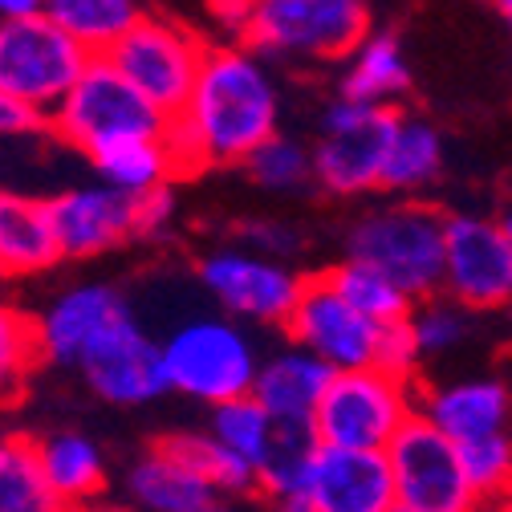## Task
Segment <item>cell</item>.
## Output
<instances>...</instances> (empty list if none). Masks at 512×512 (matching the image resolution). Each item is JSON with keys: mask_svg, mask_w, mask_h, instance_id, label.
I'll use <instances>...</instances> for the list:
<instances>
[{"mask_svg": "<svg viewBox=\"0 0 512 512\" xmlns=\"http://www.w3.org/2000/svg\"><path fill=\"white\" fill-rule=\"evenodd\" d=\"M273 135H281V90L269 61L244 45L208 49L196 90L167 131L175 167H244Z\"/></svg>", "mask_w": 512, "mask_h": 512, "instance_id": "obj_1", "label": "cell"}, {"mask_svg": "<svg viewBox=\"0 0 512 512\" xmlns=\"http://www.w3.org/2000/svg\"><path fill=\"white\" fill-rule=\"evenodd\" d=\"M163 362L175 395L216 411L252 395L265 358L248 330L232 322L228 313H196L167 330Z\"/></svg>", "mask_w": 512, "mask_h": 512, "instance_id": "obj_2", "label": "cell"}, {"mask_svg": "<svg viewBox=\"0 0 512 512\" xmlns=\"http://www.w3.org/2000/svg\"><path fill=\"white\" fill-rule=\"evenodd\" d=\"M443 256L447 216L415 200L378 204L362 212L346 232V261L387 273L415 301L443 293Z\"/></svg>", "mask_w": 512, "mask_h": 512, "instance_id": "obj_3", "label": "cell"}, {"mask_svg": "<svg viewBox=\"0 0 512 512\" xmlns=\"http://www.w3.org/2000/svg\"><path fill=\"white\" fill-rule=\"evenodd\" d=\"M49 122L57 139L82 151L90 163L114 147L139 139H167L171 131V118L159 106H151L106 57H90L86 74Z\"/></svg>", "mask_w": 512, "mask_h": 512, "instance_id": "obj_4", "label": "cell"}, {"mask_svg": "<svg viewBox=\"0 0 512 512\" xmlns=\"http://www.w3.org/2000/svg\"><path fill=\"white\" fill-rule=\"evenodd\" d=\"M419 419L415 382L387 370H342L330 378L322 407L313 415V435L346 452H391V443Z\"/></svg>", "mask_w": 512, "mask_h": 512, "instance_id": "obj_5", "label": "cell"}, {"mask_svg": "<svg viewBox=\"0 0 512 512\" xmlns=\"http://www.w3.org/2000/svg\"><path fill=\"white\" fill-rule=\"evenodd\" d=\"M86 66L90 53L45 13L0 21V94L41 122L53 118L57 106L70 98Z\"/></svg>", "mask_w": 512, "mask_h": 512, "instance_id": "obj_6", "label": "cell"}, {"mask_svg": "<svg viewBox=\"0 0 512 512\" xmlns=\"http://www.w3.org/2000/svg\"><path fill=\"white\" fill-rule=\"evenodd\" d=\"M399 118L403 110L366 106L338 94L322 110V131L313 143V179L330 196H366L382 187Z\"/></svg>", "mask_w": 512, "mask_h": 512, "instance_id": "obj_7", "label": "cell"}, {"mask_svg": "<svg viewBox=\"0 0 512 512\" xmlns=\"http://www.w3.org/2000/svg\"><path fill=\"white\" fill-rule=\"evenodd\" d=\"M370 37L362 0H256L248 49L261 57L330 61L350 57Z\"/></svg>", "mask_w": 512, "mask_h": 512, "instance_id": "obj_8", "label": "cell"}, {"mask_svg": "<svg viewBox=\"0 0 512 512\" xmlns=\"http://www.w3.org/2000/svg\"><path fill=\"white\" fill-rule=\"evenodd\" d=\"M200 285L220 313L248 326H289L305 293V277L244 244H220L200 256Z\"/></svg>", "mask_w": 512, "mask_h": 512, "instance_id": "obj_9", "label": "cell"}, {"mask_svg": "<svg viewBox=\"0 0 512 512\" xmlns=\"http://www.w3.org/2000/svg\"><path fill=\"white\" fill-rule=\"evenodd\" d=\"M204 57L208 49L200 45L196 33L163 17H143L106 53L110 66L167 118H175L187 106L204 70Z\"/></svg>", "mask_w": 512, "mask_h": 512, "instance_id": "obj_10", "label": "cell"}, {"mask_svg": "<svg viewBox=\"0 0 512 512\" xmlns=\"http://www.w3.org/2000/svg\"><path fill=\"white\" fill-rule=\"evenodd\" d=\"M391 476L399 508L407 512H484L488 504L472 488L460 447L435 431L423 415L391 443Z\"/></svg>", "mask_w": 512, "mask_h": 512, "instance_id": "obj_11", "label": "cell"}, {"mask_svg": "<svg viewBox=\"0 0 512 512\" xmlns=\"http://www.w3.org/2000/svg\"><path fill=\"white\" fill-rule=\"evenodd\" d=\"M443 297L468 313L512 309V236L504 220L447 216Z\"/></svg>", "mask_w": 512, "mask_h": 512, "instance_id": "obj_12", "label": "cell"}, {"mask_svg": "<svg viewBox=\"0 0 512 512\" xmlns=\"http://www.w3.org/2000/svg\"><path fill=\"white\" fill-rule=\"evenodd\" d=\"M395 476L387 452H346L317 447L309 472L293 496L269 504V512H395Z\"/></svg>", "mask_w": 512, "mask_h": 512, "instance_id": "obj_13", "label": "cell"}, {"mask_svg": "<svg viewBox=\"0 0 512 512\" xmlns=\"http://www.w3.org/2000/svg\"><path fill=\"white\" fill-rule=\"evenodd\" d=\"M382 330H387V326H374L366 313H358L326 281V273L305 281V293H301V301H297V309L289 317V326H285L293 346H301L317 362H326L334 374L378 366Z\"/></svg>", "mask_w": 512, "mask_h": 512, "instance_id": "obj_14", "label": "cell"}, {"mask_svg": "<svg viewBox=\"0 0 512 512\" xmlns=\"http://www.w3.org/2000/svg\"><path fill=\"white\" fill-rule=\"evenodd\" d=\"M82 378L90 391L114 407H147L171 391L163 342L147 334L135 313H126L118 326H110L82 358Z\"/></svg>", "mask_w": 512, "mask_h": 512, "instance_id": "obj_15", "label": "cell"}, {"mask_svg": "<svg viewBox=\"0 0 512 512\" xmlns=\"http://www.w3.org/2000/svg\"><path fill=\"white\" fill-rule=\"evenodd\" d=\"M61 256L90 261L126 240H139V200L106 187L102 179L66 187L45 200Z\"/></svg>", "mask_w": 512, "mask_h": 512, "instance_id": "obj_16", "label": "cell"}, {"mask_svg": "<svg viewBox=\"0 0 512 512\" xmlns=\"http://www.w3.org/2000/svg\"><path fill=\"white\" fill-rule=\"evenodd\" d=\"M126 313H135L126 305V297L106 285V281H82L61 289L37 317V354L53 366H82L86 350L110 330L118 326Z\"/></svg>", "mask_w": 512, "mask_h": 512, "instance_id": "obj_17", "label": "cell"}, {"mask_svg": "<svg viewBox=\"0 0 512 512\" xmlns=\"http://www.w3.org/2000/svg\"><path fill=\"white\" fill-rule=\"evenodd\" d=\"M122 488H126V508L131 512H200V508L220 504V492L200 472V464L183 452V443L175 435L147 447L126 468Z\"/></svg>", "mask_w": 512, "mask_h": 512, "instance_id": "obj_18", "label": "cell"}, {"mask_svg": "<svg viewBox=\"0 0 512 512\" xmlns=\"http://www.w3.org/2000/svg\"><path fill=\"white\" fill-rule=\"evenodd\" d=\"M419 415L443 431L456 447L480 443L492 435H508L512 423V387L496 374H476V378H456L431 387L419 399Z\"/></svg>", "mask_w": 512, "mask_h": 512, "instance_id": "obj_19", "label": "cell"}, {"mask_svg": "<svg viewBox=\"0 0 512 512\" xmlns=\"http://www.w3.org/2000/svg\"><path fill=\"white\" fill-rule=\"evenodd\" d=\"M330 378H334V370L326 362H317L313 354H305L301 346L289 342L285 350H273L261 362L252 399L281 427H313V415L322 407Z\"/></svg>", "mask_w": 512, "mask_h": 512, "instance_id": "obj_20", "label": "cell"}, {"mask_svg": "<svg viewBox=\"0 0 512 512\" xmlns=\"http://www.w3.org/2000/svg\"><path fill=\"white\" fill-rule=\"evenodd\" d=\"M0 261L9 277H33L61 261L45 200L0 187Z\"/></svg>", "mask_w": 512, "mask_h": 512, "instance_id": "obj_21", "label": "cell"}, {"mask_svg": "<svg viewBox=\"0 0 512 512\" xmlns=\"http://www.w3.org/2000/svg\"><path fill=\"white\" fill-rule=\"evenodd\" d=\"M41 472L61 500V508H78L102 500L106 488V452L82 431H53L37 439Z\"/></svg>", "mask_w": 512, "mask_h": 512, "instance_id": "obj_22", "label": "cell"}, {"mask_svg": "<svg viewBox=\"0 0 512 512\" xmlns=\"http://www.w3.org/2000/svg\"><path fill=\"white\" fill-rule=\"evenodd\" d=\"M407 86H411V66H407V53H403L399 37L395 33H370L350 53L338 94L366 102V106L399 110L395 102L407 94Z\"/></svg>", "mask_w": 512, "mask_h": 512, "instance_id": "obj_23", "label": "cell"}, {"mask_svg": "<svg viewBox=\"0 0 512 512\" xmlns=\"http://www.w3.org/2000/svg\"><path fill=\"white\" fill-rule=\"evenodd\" d=\"M49 21H57L90 57H106L147 13L143 0H49Z\"/></svg>", "mask_w": 512, "mask_h": 512, "instance_id": "obj_24", "label": "cell"}, {"mask_svg": "<svg viewBox=\"0 0 512 512\" xmlns=\"http://www.w3.org/2000/svg\"><path fill=\"white\" fill-rule=\"evenodd\" d=\"M443 171V135L427 118L403 114L399 131L391 143V159H387V175H382V187L399 191V196H415L427 183H435Z\"/></svg>", "mask_w": 512, "mask_h": 512, "instance_id": "obj_25", "label": "cell"}, {"mask_svg": "<svg viewBox=\"0 0 512 512\" xmlns=\"http://www.w3.org/2000/svg\"><path fill=\"white\" fill-rule=\"evenodd\" d=\"M94 171L106 187L139 200V196H151V191L167 187L179 167H175V155H171L167 139H139V143H126V147H114V151L98 155Z\"/></svg>", "mask_w": 512, "mask_h": 512, "instance_id": "obj_26", "label": "cell"}, {"mask_svg": "<svg viewBox=\"0 0 512 512\" xmlns=\"http://www.w3.org/2000/svg\"><path fill=\"white\" fill-rule=\"evenodd\" d=\"M0 512H61L41 472L37 443L25 435H0Z\"/></svg>", "mask_w": 512, "mask_h": 512, "instance_id": "obj_27", "label": "cell"}, {"mask_svg": "<svg viewBox=\"0 0 512 512\" xmlns=\"http://www.w3.org/2000/svg\"><path fill=\"white\" fill-rule=\"evenodd\" d=\"M208 435L224 447V452H232L244 468H252L256 480H261V472L269 464V452H273V439H277V423L269 419V411L261 403L248 395V399L216 407L212 423H208Z\"/></svg>", "mask_w": 512, "mask_h": 512, "instance_id": "obj_28", "label": "cell"}, {"mask_svg": "<svg viewBox=\"0 0 512 512\" xmlns=\"http://www.w3.org/2000/svg\"><path fill=\"white\" fill-rule=\"evenodd\" d=\"M326 281L358 309L366 313L374 326H399L411 317V309L419 305L411 293H403L387 273H378L370 265H358V261H342L326 273Z\"/></svg>", "mask_w": 512, "mask_h": 512, "instance_id": "obj_29", "label": "cell"}, {"mask_svg": "<svg viewBox=\"0 0 512 512\" xmlns=\"http://www.w3.org/2000/svg\"><path fill=\"white\" fill-rule=\"evenodd\" d=\"M37 326L33 317L9 301H0V407L21 399L29 370L37 362Z\"/></svg>", "mask_w": 512, "mask_h": 512, "instance_id": "obj_30", "label": "cell"}, {"mask_svg": "<svg viewBox=\"0 0 512 512\" xmlns=\"http://www.w3.org/2000/svg\"><path fill=\"white\" fill-rule=\"evenodd\" d=\"M248 179L265 191H293L313 179V147L293 135H273L265 147H256L244 163Z\"/></svg>", "mask_w": 512, "mask_h": 512, "instance_id": "obj_31", "label": "cell"}, {"mask_svg": "<svg viewBox=\"0 0 512 512\" xmlns=\"http://www.w3.org/2000/svg\"><path fill=\"white\" fill-rule=\"evenodd\" d=\"M407 326H411L415 346H419L423 358H443V354H452L460 342H468L472 313L456 301H447V297H427L411 309Z\"/></svg>", "mask_w": 512, "mask_h": 512, "instance_id": "obj_32", "label": "cell"}, {"mask_svg": "<svg viewBox=\"0 0 512 512\" xmlns=\"http://www.w3.org/2000/svg\"><path fill=\"white\" fill-rule=\"evenodd\" d=\"M464 472L472 480V488L480 492L484 504L496 500H512V435H492L480 443H464L460 447Z\"/></svg>", "mask_w": 512, "mask_h": 512, "instance_id": "obj_33", "label": "cell"}, {"mask_svg": "<svg viewBox=\"0 0 512 512\" xmlns=\"http://www.w3.org/2000/svg\"><path fill=\"white\" fill-rule=\"evenodd\" d=\"M236 244L289 265V256L301 248V232L285 220H244V224H236Z\"/></svg>", "mask_w": 512, "mask_h": 512, "instance_id": "obj_34", "label": "cell"}, {"mask_svg": "<svg viewBox=\"0 0 512 512\" xmlns=\"http://www.w3.org/2000/svg\"><path fill=\"white\" fill-rule=\"evenodd\" d=\"M175 191L171 183L151 191V196H139V240H151V236H167L171 224H175Z\"/></svg>", "mask_w": 512, "mask_h": 512, "instance_id": "obj_35", "label": "cell"}, {"mask_svg": "<svg viewBox=\"0 0 512 512\" xmlns=\"http://www.w3.org/2000/svg\"><path fill=\"white\" fill-rule=\"evenodd\" d=\"M208 13L212 21L232 33V37H248L252 17H256V0H208Z\"/></svg>", "mask_w": 512, "mask_h": 512, "instance_id": "obj_36", "label": "cell"}, {"mask_svg": "<svg viewBox=\"0 0 512 512\" xmlns=\"http://www.w3.org/2000/svg\"><path fill=\"white\" fill-rule=\"evenodd\" d=\"M37 126H41L37 114H29L25 106H17L13 98L0 94V143H9V139H29Z\"/></svg>", "mask_w": 512, "mask_h": 512, "instance_id": "obj_37", "label": "cell"}, {"mask_svg": "<svg viewBox=\"0 0 512 512\" xmlns=\"http://www.w3.org/2000/svg\"><path fill=\"white\" fill-rule=\"evenodd\" d=\"M49 0H0V21H21V17H41Z\"/></svg>", "mask_w": 512, "mask_h": 512, "instance_id": "obj_38", "label": "cell"}, {"mask_svg": "<svg viewBox=\"0 0 512 512\" xmlns=\"http://www.w3.org/2000/svg\"><path fill=\"white\" fill-rule=\"evenodd\" d=\"M61 512H131L126 504H110V500H94V504H78V508H61Z\"/></svg>", "mask_w": 512, "mask_h": 512, "instance_id": "obj_39", "label": "cell"}, {"mask_svg": "<svg viewBox=\"0 0 512 512\" xmlns=\"http://www.w3.org/2000/svg\"><path fill=\"white\" fill-rule=\"evenodd\" d=\"M488 5H492V9H496V17L512 29V0H488Z\"/></svg>", "mask_w": 512, "mask_h": 512, "instance_id": "obj_40", "label": "cell"}, {"mask_svg": "<svg viewBox=\"0 0 512 512\" xmlns=\"http://www.w3.org/2000/svg\"><path fill=\"white\" fill-rule=\"evenodd\" d=\"M0 147H5V143H0ZM0 187H5V155H0Z\"/></svg>", "mask_w": 512, "mask_h": 512, "instance_id": "obj_41", "label": "cell"}, {"mask_svg": "<svg viewBox=\"0 0 512 512\" xmlns=\"http://www.w3.org/2000/svg\"><path fill=\"white\" fill-rule=\"evenodd\" d=\"M9 281V269H5V261H0V285H5Z\"/></svg>", "mask_w": 512, "mask_h": 512, "instance_id": "obj_42", "label": "cell"}, {"mask_svg": "<svg viewBox=\"0 0 512 512\" xmlns=\"http://www.w3.org/2000/svg\"><path fill=\"white\" fill-rule=\"evenodd\" d=\"M200 512H228L224 504H212V508H200Z\"/></svg>", "mask_w": 512, "mask_h": 512, "instance_id": "obj_43", "label": "cell"}, {"mask_svg": "<svg viewBox=\"0 0 512 512\" xmlns=\"http://www.w3.org/2000/svg\"><path fill=\"white\" fill-rule=\"evenodd\" d=\"M504 232H508V236H512V212H508V216H504Z\"/></svg>", "mask_w": 512, "mask_h": 512, "instance_id": "obj_44", "label": "cell"}, {"mask_svg": "<svg viewBox=\"0 0 512 512\" xmlns=\"http://www.w3.org/2000/svg\"><path fill=\"white\" fill-rule=\"evenodd\" d=\"M395 512H407V508H395Z\"/></svg>", "mask_w": 512, "mask_h": 512, "instance_id": "obj_45", "label": "cell"}]
</instances>
